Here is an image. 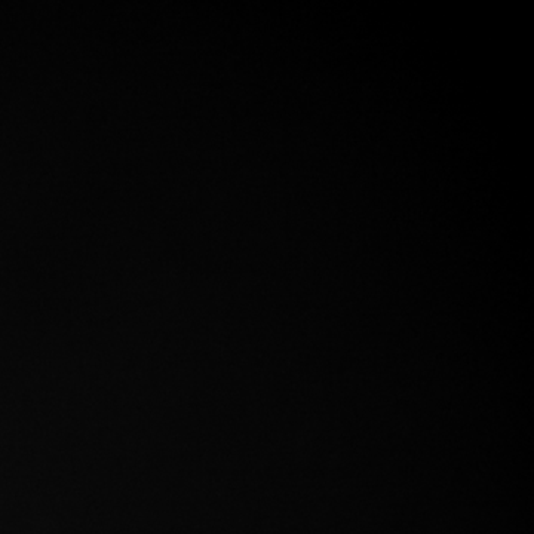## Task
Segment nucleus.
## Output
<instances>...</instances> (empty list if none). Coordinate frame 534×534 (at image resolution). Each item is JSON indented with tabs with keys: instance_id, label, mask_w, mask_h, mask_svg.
Listing matches in <instances>:
<instances>
[]
</instances>
